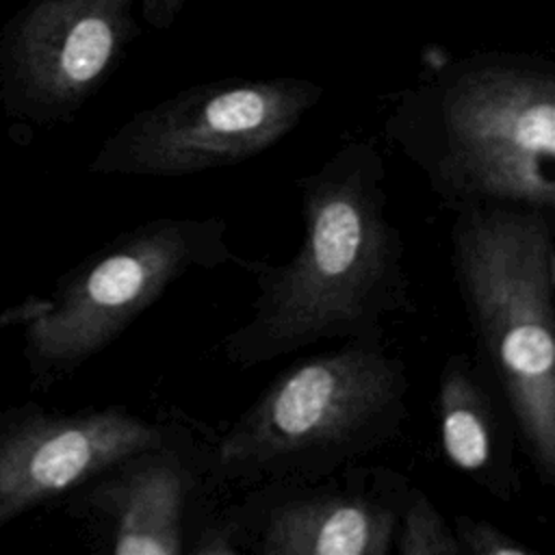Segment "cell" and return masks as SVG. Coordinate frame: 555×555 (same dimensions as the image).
I'll return each instance as SVG.
<instances>
[{"instance_id": "12", "label": "cell", "mask_w": 555, "mask_h": 555, "mask_svg": "<svg viewBox=\"0 0 555 555\" xmlns=\"http://www.w3.org/2000/svg\"><path fill=\"white\" fill-rule=\"evenodd\" d=\"M392 551L399 555H464L453 527L429 496L412 483L401 501Z\"/></svg>"}, {"instance_id": "2", "label": "cell", "mask_w": 555, "mask_h": 555, "mask_svg": "<svg viewBox=\"0 0 555 555\" xmlns=\"http://www.w3.org/2000/svg\"><path fill=\"white\" fill-rule=\"evenodd\" d=\"M384 132L451 212L481 204L555 212V69L542 59H466L408 93Z\"/></svg>"}, {"instance_id": "8", "label": "cell", "mask_w": 555, "mask_h": 555, "mask_svg": "<svg viewBox=\"0 0 555 555\" xmlns=\"http://www.w3.org/2000/svg\"><path fill=\"white\" fill-rule=\"evenodd\" d=\"M178 429L124 405L72 414L22 405L0 414V527Z\"/></svg>"}, {"instance_id": "14", "label": "cell", "mask_w": 555, "mask_h": 555, "mask_svg": "<svg viewBox=\"0 0 555 555\" xmlns=\"http://www.w3.org/2000/svg\"><path fill=\"white\" fill-rule=\"evenodd\" d=\"M184 553L191 555H241V546L234 533V527L223 512L221 516H208L193 522V529L186 531Z\"/></svg>"}, {"instance_id": "10", "label": "cell", "mask_w": 555, "mask_h": 555, "mask_svg": "<svg viewBox=\"0 0 555 555\" xmlns=\"http://www.w3.org/2000/svg\"><path fill=\"white\" fill-rule=\"evenodd\" d=\"M208 466L210 451L180 427L78 486L69 509L87 520L106 553L182 555L193 503L210 483Z\"/></svg>"}, {"instance_id": "7", "label": "cell", "mask_w": 555, "mask_h": 555, "mask_svg": "<svg viewBox=\"0 0 555 555\" xmlns=\"http://www.w3.org/2000/svg\"><path fill=\"white\" fill-rule=\"evenodd\" d=\"M410 481L360 462L314 481H269L225 509L243 553L388 555Z\"/></svg>"}, {"instance_id": "13", "label": "cell", "mask_w": 555, "mask_h": 555, "mask_svg": "<svg viewBox=\"0 0 555 555\" xmlns=\"http://www.w3.org/2000/svg\"><path fill=\"white\" fill-rule=\"evenodd\" d=\"M453 533L464 555H535L531 546L505 533L496 525L466 514L455 516Z\"/></svg>"}, {"instance_id": "15", "label": "cell", "mask_w": 555, "mask_h": 555, "mask_svg": "<svg viewBox=\"0 0 555 555\" xmlns=\"http://www.w3.org/2000/svg\"><path fill=\"white\" fill-rule=\"evenodd\" d=\"M182 4L184 0H141L145 20L150 22V26H158V28L167 26Z\"/></svg>"}, {"instance_id": "5", "label": "cell", "mask_w": 555, "mask_h": 555, "mask_svg": "<svg viewBox=\"0 0 555 555\" xmlns=\"http://www.w3.org/2000/svg\"><path fill=\"white\" fill-rule=\"evenodd\" d=\"M225 234L219 217H158L85 258L26 323L35 382L50 386L104 351L186 273L236 264Z\"/></svg>"}, {"instance_id": "1", "label": "cell", "mask_w": 555, "mask_h": 555, "mask_svg": "<svg viewBox=\"0 0 555 555\" xmlns=\"http://www.w3.org/2000/svg\"><path fill=\"white\" fill-rule=\"evenodd\" d=\"M304 238L280 264L238 258L256 284L249 317L221 343L228 364L254 369L323 340H384L414 308L405 243L388 215L386 160L371 139L343 143L295 180Z\"/></svg>"}, {"instance_id": "3", "label": "cell", "mask_w": 555, "mask_h": 555, "mask_svg": "<svg viewBox=\"0 0 555 555\" xmlns=\"http://www.w3.org/2000/svg\"><path fill=\"white\" fill-rule=\"evenodd\" d=\"M453 284L475 358L501 392L522 451L555 486V212L481 204L453 212Z\"/></svg>"}, {"instance_id": "6", "label": "cell", "mask_w": 555, "mask_h": 555, "mask_svg": "<svg viewBox=\"0 0 555 555\" xmlns=\"http://www.w3.org/2000/svg\"><path fill=\"white\" fill-rule=\"evenodd\" d=\"M308 78L195 85L128 117L95 152L91 173L182 178L251 160L319 104Z\"/></svg>"}, {"instance_id": "9", "label": "cell", "mask_w": 555, "mask_h": 555, "mask_svg": "<svg viewBox=\"0 0 555 555\" xmlns=\"http://www.w3.org/2000/svg\"><path fill=\"white\" fill-rule=\"evenodd\" d=\"M137 0H30L4 41L17 98L41 119L78 111L106 80L132 35Z\"/></svg>"}, {"instance_id": "4", "label": "cell", "mask_w": 555, "mask_h": 555, "mask_svg": "<svg viewBox=\"0 0 555 555\" xmlns=\"http://www.w3.org/2000/svg\"><path fill=\"white\" fill-rule=\"evenodd\" d=\"M410 379L384 340H349L286 366L210 449V483L314 481L399 438Z\"/></svg>"}, {"instance_id": "11", "label": "cell", "mask_w": 555, "mask_h": 555, "mask_svg": "<svg viewBox=\"0 0 555 555\" xmlns=\"http://www.w3.org/2000/svg\"><path fill=\"white\" fill-rule=\"evenodd\" d=\"M436 410L447 462L501 503L520 490L516 427L490 375L466 351L451 353L438 375Z\"/></svg>"}]
</instances>
